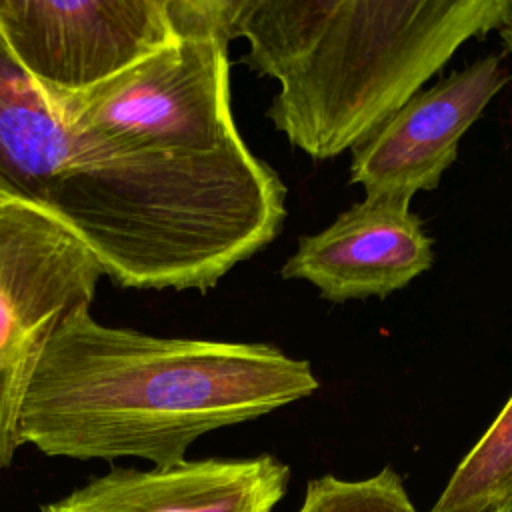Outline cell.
Masks as SVG:
<instances>
[{
	"label": "cell",
	"instance_id": "5",
	"mask_svg": "<svg viewBox=\"0 0 512 512\" xmlns=\"http://www.w3.org/2000/svg\"><path fill=\"white\" fill-rule=\"evenodd\" d=\"M0 36L58 110L172 36L168 0H0Z\"/></svg>",
	"mask_w": 512,
	"mask_h": 512
},
{
	"label": "cell",
	"instance_id": "7",
	"mask_svg": "<svg viewBox=\"0 0 512 512\" xmlns=\"http://www.w3.org/2000/svg\"><path fill=\"white\" fill-rule=\"evenodd\" d=\"M0 196L36 206L76 236L100 198V174L0 36Z\"/></svg>",
	"mask_w": 512,
	"mask_h": 512
},
{
	"label": "cell",
	"instance_id": "9",
	"mask_svg": "<svg viewBox=\"0 0 512 512\" xmlns=\"http://www.w3.org/2000/svg\"><path fill=\"white\" fill-rule=\"evenodd\" d=\"M290 468L272 454L112 468L40 512H272Z\"/></svg>",
	"mask_w": 512,
	"mask_h": 512
},
{
	"label": "cell",
	"instance_id": "1",
	"mask_svg": "<svg viewBox=\"0 0 512 512\" xmlns=\"http://www.w3.org/2000/svg\"><path fill=\"white\" fill-rule=\"evenodd\" d=\"M316 390L310 362L276 346L152 336L100 324L84 308L44 350L18 434L46 456L172 466L200 436Z\"/></svg>",
	"mask_w": 512,
	"mask_h": 512
},
{
	"label": "cell",
	"instance_id": "12",
	"mask_svg": "<svg viewBox=\"0 0 512 512\" xmlns=\"http://www.w3.org/2000/svg\"><path fill=\"white\" fill-rule=\"evenodd\" d=\"M494 30H498V36H500L502 44L506 46V50L512 52V0H506V8H504L500 22Z\"/></svg>",
	"mask_w": 512,
	"mask_h": 512
},
{
	"label": "cell",
	"instance_id": "6",
	"mask_svg": "<svg viewBox=\"0 0 512 512\" xmlns=\"http://www.w3.org/2000/svg\"><path fill=\"white\" fill-rule=\"evenodd\" d=\"M506 82L500 56L488 54L418 90L352 148L350 184L362 186L366 198L404 204L416 192L434 190L456 160L464 132Z\"/></svg>",
	"mask_w": 512,
	"mask_h": 512
},
{
	"label": "cell",
	"instance_id": "8",
	"mask_svg": "<svg viewBox=\"0 0 512 512\" xmlns=\"http://www.w3.org/2000/svg\"><path fill=\"white\" fill-rule=\"evenodd\" d=\"M434 262L432 238L410 204L364 198L328 228L302 236L280 276L306 280L330 302L384 298Z\"/></svg>",
	"mask_w": 512,
	"mask_h": 512
},
{
	"label": "cell",
	"instance_id": "4",
	"mask_svg": "<svg viewBox=\"0 0 512 512\" xmlns=\"http://www.w3.org/2000/svg\"><path fill=\"white\" fill-rule=\"evenodd\" d=\"M102 276L70 228L0 196V472L22 446L20 410L44 350L72 314L90 308Z\"/></svg>",
	"mask_w": 512,
	"mask_h": 512
},
{
	"label": "cell",
	"instance_id": "2",
	"mask_svg": "<svg viewBox=\"0 0 512 512\" xmlns=\"http://www.w3.org/2000/svg\"><path fill=\"white\" fill-rule=\"evenodd\" d=\"M506 0H238L242 62L280 82L266 116L316 160L356 148Z\"/></svg>",
	"mask_w": 512,
	"mask_h": 512
},
{
	"label": "cell",
	"instance_id": "3",
	"mask_svg": "<svg viewBox=\"0 0 512 512\" xmlns=\"http://www.w3.org/2000/svg\"><path fill=\"white\" fill-rule=\"evenodd\" d=\"M174 36L60 110L68 128L112 156L214 150L238 136L228 44L238 0H168Z\"/></svg>",
	"mask_w": 512,
	"mask_h": 512
},
{
	"label": "cell",
	"instance_id": "10",
	"mask_svg": "<svg viewBox=\"0 0 512 512\" xmlns=\"http://www.w3.org/2000/svg\"><path fill=\"white\" fill-rule=\"evenodd\" d=\"M512 498V396L428 512H492Z\"/></svg>",
	"mask_w": 512,
	"mask_h": 512
},
{
	"label": "cell",
	"instance_id": "11",
	"mask_svg": "<svg viewBox=\"0 0 512 512\" xmlns=\"http://www.w3.org/2000/svg\"><path fill=\"white\" fill-rule=\"evenodd\" d=\"M298 512H418L400 474L386 466L364 480L324 474L306 484Z\"/></svg>",
	"mask_w": 512,
	"mask_h": 512
}]
</instances>
